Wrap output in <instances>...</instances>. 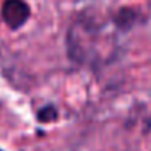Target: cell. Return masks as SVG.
<instances>
[{"mask_svg": "<svg viewBox=\"0 0 151 151\" xmlns=\"http://www.w3.org/2000/svg\"><path fill=\"white\" fill-rule=\"evenodd\" d=\"M0 17L10 29H20L31 17V7L24 0H4Z\"/></svg>", "mask_w": 151, "mask_h": 151, "instance_id": "obj_1", "label": "cell"}, {"mask_svg": "<svg viewBox=\"0 0 151 151\" xmlns=\"http://www.w3.org/2000/svg\"><path fill=\"white\" fill-rule=\"evenodd\" d=\"M57 117H59V111H57V107L52 104L44 106V107H41L39 112H37V120L42 122V124L54 122V120H57Z\"/></svg>", "mask_w": 151, "mask_h": 151, "instance_id": "obj_3", "label": "cell"}, {"mask_svg": "<svg viewBox=\"0 0 151 151\" xmlns=\"http://www.w3.org/2000/svg\"><path fill=\"white\" fill-rule=\"evenodd\" d=\"M138 20V15L135 13L132 8H120L117 13L114 15L112 21L115 23V26L120 29H130Z\"/></svg>", "mask_w": 151, "mask_h": 151, "instance_id": "obj_2", "label": "cell"}]
</instances>
